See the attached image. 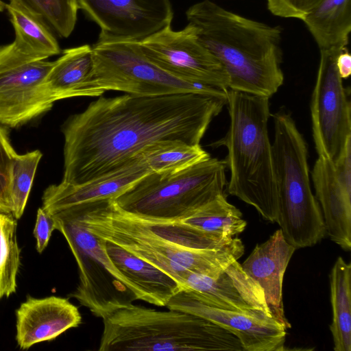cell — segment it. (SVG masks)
Masks as SVG:
<instances>
[{"mask_svg":"<svg viewBox=\"0 0 351 351\" xmlns=\"http://www.w3.org/2000/svg\"><path fill=\"white\" fill-rule=\"evenodd\" d=\"M107 254L116 267L141 292L144 302L165 306L171 298L183 291L170 275L106 241Z\"/></svg>","mask_w":351,"mask_h":351,"instance_id":"cell-20","label":"cell"},{"mask_svg":"<svg viewBox=\"0 0 351 351\" xmlns=\"http://www.w3.org/2000/svg\"><path fill=\"white\" fill-rule=\"evenodd\" d=\"M53 62L26 53L12 43L0 46L1 124L16 128L52 108L46 79Z\"/></svg>","mask_w":351,"mask_h":351,"instance_id":"cell-10","label":"cell"},{"mask_svg":"<svg viewBox=\"0 0 351 351\" xmlns=\"http://www.w3.org/2000/svg\"><path fill=\"white\" fill-rule=\"evenodd\" d=\"M184 287V291L211 306L248 313L264 311L271 315L262 289L237 261L230 264L217 278L191 274L186 278Z\"/></svg>","mask_w":351,"mask_h":351,"instance_id":"cell-16","label":"cell"},{"mask_svg":"<svg viewBox=\"0 0 351 351\" xmlns=\"http://www.w3.org/2000/svg\"><path fill=\"white\" fill-rule=\"evenodd\" d=\"M271 144L277 192V219L285 240L295 249L311 247L326 235L320 206L313 195L306 142L287 113L273 115Z\"/></svg>","mask_w":351,"mask_h":351,"instance_id":"cell-6","label":"cell"},{"mask_svg":"<svg viewBox=\"0 0 351 351\" xmlns=\"http://www.w3.org/2000/svg\"><path fill=\"white\" fill-rule=\"evenodd\" d=\"M336 65L342 79L348 78L351 74V56L347 49L342 51L337 57Z\"/></svg>","mask_w":351,"mask_h":351,"instance_id":"cell-33","label":"cell"},{"mask_svg":"<svg viewBox=\"0 0 351 351\" xmlns=\"http://www.w3.org/2000/svg\"><path fill=\"white\" fill-rule=\"evenodd\" d=\"M56 229V222L53 216L47 213L42 207L37 210L35 227L33 231L36 241V248L42 253L48 245L52 232Z\"/></svg>","mask_w":351,"mask_h":351,"instance_id":"cell-32","label":"cell"},{"mask_svg":"<svg viewBox=\"0 0 351 351\" xmlns=\"http://www.w3.org/2000/svg\"><path fill=\"white\" fill-rule=\"evenodd\" d=\"M51 215L56 230L66 239L78 267L79 284L70 297L101 319L132 302L129 295L144 301L141 292L107 254L105 240L88 232L71 212L62 210Z\"/></svg>","mask_w":351,"mask_h":351,"instance_id":"cell-9","label":"cell"},{"mask_svg":"<svg viewBox=\"0 0 351 351\" xmlns=\"http://www.w3.org/2000/svg\"><path fill=\"white\" fill-rule=\"evenodd\" d=\"M43 23L53 34L67 38L73 32L78 5L77 0H10Z\"/></svg>","mask_w":351,"mask_h":351,"instance_id":"cell-27","label":"cell"},{"mask_svg":"<svg viewBox=\"0 0 351 351\" xmlns=\"http://www.w3.org/2000/svg\"><path fill=\"white\" fill-rule=\"evenodd\" d=\"M326 234L345 251L351 250V140L336 161L318 156L311 173Z\"/></svg>","mask_w":351,"mask_h":351,"instance_id":"cell-15","label":"cell"},{"mask_svg":"<svg viewBox=\"0 0 351 351\" xmlns=\"http://www.w3.org/2000/svg\"><path fill=\"white\" fill-rule=\"evenodd\" d=\"M78 9L101 29L99 34L140 41L173 18L169 0H77Z\"/></svg>","mask_w":351,"mask_h":351,"instance_id":"cell-13","label":"cell"},{"mask_svg":"<svg viewBox=\"0 0 351 351\" xmlns=\"http://www.w3.org/2000/svg\"><path fill=\"white\" fill-rule=\"evenodd\" d=\"M16 227V219L12 214L0 213V300L16 289L21 265Z\"/></svg>","mask_w":351,"mask_h":351,"instance_id":"cell-28","label":"cell"},{"mask_svg":"<svg viewBox=\"0 0 351 351\" xmlns=\"http://www.w3.org/2000/svg\"><path fill=\"white\" fill-rule=\"evenodd\" d=\"M92 47L94 68L86 97L101 96L106 90L143 96L198 93L226 97L227 89L187 82L164 71L143 53L137 40L99 34Z\"/></svg>","mask_w":351,"mask_h":351,"instance_id":"cell-8","label":"cell"},{"mask_svg":"<svg viewBox=\"0 0 351 351\" xmlns=\"http://www.w3.org/2000/svg\"><path fill=\"white\" fill-rule=\"evenodd\" d=\"M150 171L138 156L125 167L85 183L51 184L43 193L42 208L52 215L71 207L112 199Z\"/></svg>","mask_w":351,"mask_h":351,"instance_id":"cell-18","label":"cell"},{"mask_svg":"<svg viewBox=\"0 0 351 351\" xmlns=\"http://www.w3.org/2000/svg\"><path fill=\"white\" fill-rule=\"evenodd\" d=\"M93 68L92 46L84 45L64 50L53 62L46 79L47 88L53 101L86 97V87Z\"/></svg>","mask_w":351,"mask_h":351,"instance_id":"cell-21","label":"cell"},{"mask_svg":"<svg viewBox=\"0 0 351 351\" xmlns=\"http://www.w3.org/2000/svg\"><path fill=\"white\" fill-rule=\"evenodd\" d=\"M180 221L206 233L226 238L242 232L246 226L241 212L228 202L224 194Z\"/></svg>","mask_w":351,"mask_h":351,"instance_id":"cell-25","label":"cell"},{"mask_svg":"<svg viewBox=\"0 0 351 351\" xmlns=\"http://www.w3.org/2000/svg\"><path fill=\"white\" fill-rule=\"evenodd\" d=\"M345 49L320 50L311 113L318 156L336 161L351 140V107L336 60Z\"/></svg>","mask_w":351,"mask_h":351,"instance_id":"cell-11","label":"cell"},{"mask_svg":"<svg viewBox=\"0 0 351 351\" xmlns=\"http://www.w3.org/2000/svg\"><path fill=\"white\" fill-rule=\"evenodd\" d=\"M138 43L143 53L169 73L187 82L228 89L224 68L200 41L192 24L179 31L168 25Z\"/></svg>","mask_w":351,"mask_h":351,"instance_id":"cell-12","label":"cell"},{"mask_svg":"<svg viewBox=\"0 0 351 351\" xmlns=\"http://www.w3.org/2000/svg\"><path fill=\"white\" fill-rule=\"evenodd\" d=\"M43 156L38 149L17 154L11 182L12 215L19 219L23 214L34 178Z\"/></svg>","mask_w":351,"mask_h":351,"instance_id":"cell-29","label":"cell"},{"mask_svg":"<svg viewBox=\"0 0 351 351\" xmlns=\"http://www.w3.org/2000/svg\"><path fill=\"white\" fill-rule=\"evenodd\" d=\"M225 105L226 97L198 93L101 95L62 127V182L81 184L117 171L159 141L199 145Z\"/></svg>","mask_w":351,"mask_h":351,"instance_id":"cell-1","label":"cell"},{"mask_svg":"<svg viewBox=\"0 0 351 351\" xmlns=\"http://www.w3.org/2000/svg\"><path fill=\"white\" fill-rule=\"evenodd\" d=\"M226 105L228 130L215 145L228 151V192L254 206L265 220L276 222L277 192L267 128L269 97L228 88Z\"/></svg>","mask_w":351,"mask_h":351,"instance_id":"cell-4","label":"cell"},{"mask_svg":"<svg viewBox=\"0 0 351 351\" xmlns=\"http://www.w3.org/2000/svg\"><path fill=\"white\" fill-rule=\"evenodd\" d=\"M351 264L339 256L330 274L332 319L329 328L335 351H351Z\"/></svg>","mask_w":351,"mask_h":351,"instance_id":"cell-23","label":"cell"},{"mask_svg":"<svg viewBox=\"0 0 351 351\" xmlns=\"http://www.w3.org/2000/svg\"><path fill=\"white\" fill-rule=\"evenodd\" d=\"M0 123V213H12L11 182L17 153L8 130Z\"/></svg>","mask_w":351,"mask_h":351,"instance_id":"cell-30","label":"cell"},{"mask_svg":"<svg viewBox=\"0 0 351 351\" xmlns=\"http://www.w3.org/2000/svg\"><path fill=\"white\" fill-rule=\"evenodd\" d=\"M168 309L197 315L225 328L235 335L244 351H282L287 328L264 311L242 313L208 305L186 291L173 296Z\"/></svg>","mask_w":351,"mask_h":351,"instance_id":"cell-14","label":"cell"},{"mask_svg":"<svg viewBox=\"0 0 351 351\" xmlns=\"http://www.w3.org/2000/svg\"><path fill=\"white\" fill-rule=\"evenodd\" d=\"M322 0H267L268 10L275 16L302 20Z\"/></svg>","mask_w":351,"mask_h":351,"instance_id":"cell-31","label":"cell"},{"mask_svg":"<svg viewBox=\"0 0 351 351\" xmlns=\"http://www.w3.org/2000/svg\"><path fill=\"white\" fill-rule=\"evenodd\" d=\"M200 41L228 74V88L270 97L284 81L282 30L202 0L186 11Z\"/></svg>","mask_w":351,"mask_h":351,"instance_id":"cell-3","label":"cell"},{"mask_svg":"<svg viewBox=\"0 0 351 351\" xmlns=\"http://www.w3.org/2000/svg\"><path fill=\"white\" fill-rule=\"evenodd\" d=\"M99 351H244L239 339L191 313L128 303L102 319Z\"/></svg>","mask_w":351,"mask_h":351,"instance_id":"cell-5","label":"cell"},{"mask_svg":"<svg viewBox=\"0 0 351 351\" xmlns=\"http://www.w3.org/2000/svg\"><path fill=\"white\" fill-rule=\"evenodd\" d=\"M151 171H176L193 165L210 155L199 145H192L179 140L155 142L138 155Z\"/></svg>","mask_w":351,"mask_h":351,"instance_id":"cell-26","label":"cell"},{"mask_svg":"<svg viewBox=\"0 0 351 351\" xmlns=\"http://www.w3.org/2000/svg\"><path fill=\"white\" fill-rule=\"evenodd\" d=\"M5 3H4L1 0H0V12H3L5 9Z\"/></svg>","mask_w":351,"mask_h":351,"instance_id":"cell-34","label":"cell"},{"mask_svg":"<svg viewBox=\"0 0 351 351\" xmlns=\"http://www.w3.org/2000/svg\"><path fill=\"white\" fill-rule=\"evenodd\" d=\"M302 21L319 50L345 49L351 30L350 0H322Z\"/></svg>","mask_w":351,"mask_h":351,"instance_id":"cell-22","label":"cell"},{"mask_svg":"<svg viewBox=\"0 0 351 351\" xmlns=\"http://www.w3.org/2000/svg\"><path fill=\"white\" fill-rule=\"evenodd\" d=\"M16 339L23 350L51 341L82 322L77 307L68 299L57 296L34 298L29 295L16 310Z\"/></svg>","mask_w":351,"mask_h":351,"instance_id":"cell-17","label":"cell"},{"mask_svg":"<svg viewBox=\"0 0 351 351\" xmlns=\"http://www.w3.org/2000/svg\"><path fill=\"white\" fill-rule=\"evenodd\" d=\"M5 8L14 30L12 43L19 49L43 59L60 53L54 34L43 23L10 2L5 3Z\"/></svg>","mask_w":351,"mask_h":351,"instance_id":"cell-24","label":"cell"},{"mask_svg":"<svg viewBox=\"0 0 351 351\" xmlns=\"http://www.w3.org/2000/svg\"><path fill=\"white\" fill-rule=\"evenodd\" d=\"M295 248L277 230L265 242L256 245L241 267L262 289L272 316L287 329L291 324L285 315L282 281Z\"/></svg>","mask_w":351,"mask_h":351,"instance_id":"cell-19","label":"cell"},{"mask_svg":"<svg viewBox=\"0 0 351 351\" xmlns=\"http://www.w3.org/2000/svg\"><path fill=\"white\" fill-rule=\"evenodd\" d=\"M91 234L173 277L184 289L191 274L217 278L244 253L239 238L210 234L180 221L127 213L108 199L64 209Z\"/></svg>","mask_w":351,"mask_h":351,"instance_id":"cell-2","label":"cell"},{"mask_svg":"<svg viewBox=\"0 0 351 351\" xmlns=\"http://www.w3.org/2000/svg\"><path fill=\"white\" fill-rule=\"evenodd\" d=\"M226 167L208 156L179 171H150L112 200L137 216L181 220L224 194Z\"/></svg>","mask_w":351,"mask_h":351,"instance_id":"cell-7","label":"cell"}]
</instances>
